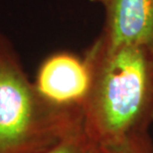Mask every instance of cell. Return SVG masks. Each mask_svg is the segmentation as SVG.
I'll use <instances>...</instances> for the list:
<instances>
[{
    "instance_id": "obj_1",
    "label": "cell",
    "mask_w": 153,
    "mask_h": 153,
    "mask_svg": "<svg viewBox=\"0 0 153 153\" xmlns=\"http://www.w3.org/2000/svg\"><path fill=\"white\" fill-rule=\"evenodd\" d=\"M91 84L82 125L91 144L146 132L153 122V50L111 46L100 37L85 54Z\"/></svg>"
},
{
    "instance_id": "obj_2",
    "label": "cell",
    "mask_w": 153,
    "mask_h": 153,
    "mask_svg": "<svg viewBox=\"0 0 153 153\" xmlns=\"http://www.w3.org/2000/svg\"><path fill=\"white\" fill-rule=\"evenodd\" d=\"M82 111L49 105L0 31V153H43L82 124Z\"/></svg>"
},
{
    "instance_id": "obj_3",
    "label": "cell",
    "mask_w": 153,
    "mask_h": 153,
    "mask_svg": "<svg viewBox=\"0 0 153 153\" xmlns=\"http://www.w3.org/2000/svg\"><path fill=\"white\" fill-rule=\"evenodd\" d=\"M32 82L40 97L49 105L82 112L91 84V68L85 56L56 52L42 61Z\"/></svg>"
},
{
    "instance_id": "obj_4",
    "label": "cell",
    "mask_w": 153,
    "mask_h": 153,
    "mask_svg": "<svg viewBox=\"0 0 153 153\" xmlns=\"http://www.w3.org/2000/svg\"><path fill=\"white\" fill-rule=\"evenodd\" d=\"M105 12L100 38L111 46L139 45L153 50V0H91Z\"/></svg>"
},
{
    "instance_id": "obj_5",
    "label": "cell",
    "mask_w": 153,
    "mask_h": 153,
    "mask_svg": "<svg viewBox=\"0 0 153 153\" xmlns=\"http://www.w3.org/2000/svg\"><path fill=\"white\" fill-rule=\"evenodd\" d=\"M90 153H153V140L148 131L131 134L102 144H91Z\"/></svg>"
},
{
    "instance_id": "obj_6",
    "label": "cell",
    "mask_w": 153,
    "mask_h": 153,
    "mask_svg": "<svg viewBox=\"0 0 153 153\" xmlns=\"http://www.w3.org/2000/svg\"><path fill=\"white\" fill-rule=\"evenodd\" d=\"M90 149L91 142L82 124L43 153H90Z\"/></svg>"
}]
</instances>
